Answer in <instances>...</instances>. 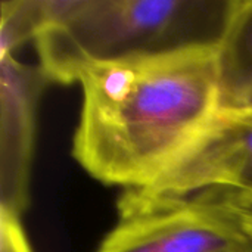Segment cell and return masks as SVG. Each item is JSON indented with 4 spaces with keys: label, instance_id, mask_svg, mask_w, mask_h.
Masks as SVG:
<instances>
[{
    "label": "cell",
    "instance_id": "cell-1",
    "mask_svg": "<svg viewBox=\"0 0 252 252\" xmlns=\"http://www.w3.org/2000/svg\"><path fill=\"white\" fill-rule=\"evenodd\" d=\"M216 50L196 47L83 69L74 159L93 179L124 190L158 180L220 111Z\"/></svg>",
    "mask_w": 252,
    "mask_h": 252
},
{
    "label": "cell",
    "instance_id": "cell-2",
    "mask_svg": "<svg viewBox=\"0 0 252 252\" xmlns=\"http://www.w3.org/2000/svg\"><path fill=\"white\" fill-rule=\"evenodd\" d=\"M235 0H41L34 37L50 83L94 63L217 47Z\"/></svg>",
    "mask_w": 252,
    "mask_h": 252
},
{
    "label": "cell",
    "instance_id": "cell-3",
    "mask_svg": "<svg viewBox=\"0 0 252 252\" xmlns=\"http://www.w3.org/2000/svg\"><path fill=\"white\" fill-rule=\"evenodd\" d=\"M120 220L96 252H252L248 210L217 195L137 201L121 196Z\"/></svg>",
    "mask_w": 252,
    "mask_h": 252
},
{
    "label": "cell",
    "instance_id": "cell-4",
    "mask_svg": "<svg viewBox=\"0 0 252 252\" xmlns=\"http://www.w3.org/2000/svg\"><path fill=\"white\" fill-rule=\"evenodd\" d=\"M213 193L252 208V108L220 109L192 148L152 185L124 190L137 201L179 199Z\"/></svg>",
    "mask_w": 252,
    "mask_h": 252
},
{
    "label": "cell",
    "instance_id": "cell-5",
    "mask_svg": "<svg viewBox=\"0 0 252 252\" xmlns=\"http://www.w3.org/2000/svg\"><path fill=\"white\" fill-rule=\"evenodd\" d=\"M49 83L40 65L0 56V211L19 219L28 204L37 102Z\"/></svg>",
    "mask_w": 252,
    "mask_h": 252
},
{
    "label": "cell",
    "instance_id": "cell-6",
    "mask_svg": "<svg viewBox=\"0 0 252 252\" xmlns=\"http://www.w3.org/2000/svg\"><path fill=\"white\" fill-rule=\"evenodd\" d=\"M216 53L220 109H251L252 0H235Z\"/></svg>",
    "mask_w": 252,
    "mask_h": 252
},
{
    "label": "cell",
    "instance_id": "cell-7",
    "mask_svg": "<svg viewBox=\"0 0 252 252\" xmlns=\"http://www.w3.org/2000/svg\"><path fill=\"white\" fill-rule=\"evenodd\" d=\"M0 56L13 55L27 40H34L41 22V0L1 1Z\"/></svg>",
    "mask_w": 252,
    "mask_h": 252
},
{
    "label": "cell",
    "instance_id": "cell-8",
    "mask_svg": "<svg viewBox=\"0 0 252 252\" xmlns=\"http://www.w3.org/2000/svg\"><path fill=\"white\" fill-rule=\"evenodd\" d=\"M0 252H32L21 219L0 211Z\"/></svg>",
    "mask_w": 252,
    "mask_h": 252
},
{
    "label": "cell",
    "instance_id": "cell-9",
    "mask_svg": "<svg viewBox=\"0 0 252 252\" xmlns=\"http://www.w3.org/2000/svg\"><path fill=\"white\" fill-rule=\"evenodd\" d=\"M248 226L252 232V210H248Z\"/></svg>",
    "mask_w": 252,
    "mask_h": 252
},
{
    "label": "cell",
    "instance_id": "cell-10",
    "mask_svg": "<svg viewBox=\"0 0 252 252\" xmlns=\"http://www.w3.org/2000/svg\"><path fill=\"white\" fill-rule=\"evenodd\" d=\"M251 210H252V208H251Z\"/></svg>",
    "mask_w": 252,
    "mask_h": 252
}]
</instances>
